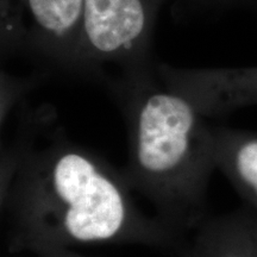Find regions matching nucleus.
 Here are the masks:
<instances>
[{"mask_svg": "<svg viewBox=\"0 0 257 257\" xmlns=\"http://www.w3.org/2000/svg\"><path fill=\"white\" fill-rule=\"evenodd\" d=\"M51 108L22 115L2 152L3 238L11 253L138 244L181 257L188 239L138 207L123 170L54 126Z\"/></svg>", "mask_w": 257, "mask_h": 257, "instance_id": "nucleus-1", "label": "nucleus"}, {"mask_svg": "<svg viewBox=\"0 0 257 257\" xmlns=\"http://www.w3.org/2000/svg\"><path fill=\"white\" fill-rule=\"evenodd\" d=\"M108 87L126 126L127 163L121 170L128 185L161 223L188 239L206 219L216 170L213 125L159 78L153 63L121 70Z\"/></svg>", "mask_w": 257, "mask_h": 257, "instance_id": "nucleus-2", "label": "nucleus"}, {"mask_svg": "<svg viewBox=\"0 0 257 257\" xmlns=\"http://www.w3.org/2000/svg\"><path fill=\"white\" fill-rule=\"evenodd\" d=\"M166 0H85L82 73L104 64L121 70L152 64L150 51L161 5Z\"/></svg>", "mask_w": 257, "mask_h": 257, "instance_id": "nucleus-3", "label": "nucleus"}, {"mask_svg": "<svg viewBox=\"0 0 257 257\" xmlns=\"http://www.w3.org/2000/svg\"><path fill=\"white\" fill-rule=\"evenodd\" d=\"M83 6L85 0H12L0 12L3 55L24 53L82 73Z\"/></svg>", "mask_w": 257, "mask_h": 257, "instance_id": "nucleus-4", "label": "nucleus"}, {"mask_svg": "<svg viewBox=\"0 0 257 257\" xmlns=\"http://www.w3.org/2000/svg\"><path fill=\"white\" fill-rule=\"evenodd\" d=\"M181 257H257V213L248 207L206 218Z\"/></svg>", "mask_w": 257, "mask_h": 257, "instance_id": "nucleus-5", "label": "nucleus"}, {"mask_svg": "<svg viewBox=\"0 0 257 257\" xmlns=\"http://www.w3.org/2000/svg\"><path fill=\"white\" fill-rule=\"evenodd\" d=\"M216 169L257 213V133L213 126Z\"/></svg>", "mask_w": 257, "mask_h": 257, "instance_id": "nucleus-6", "label": "nucleus"}, {"mask_svg": "<svg viewBox=\"0 0 257 257\" xmlns=\"http://www.w3.org/2000/svg\"><path fill=\"white\" fill-rule=\"evenodd\" d=\"M40 82L36 76L30 78H16L9 73L2 74V106H0V117L2 125L6 123L16 105L21 102L25 93L34 88Z\"/></svg>", "mask_w": 257, "mask_h": 257, "instance_id": "nucleus-7", "label": "nucleus"}, {"mask_svg": "<svg viewBox=\"0 0 257 257\" xmlns=\"http://www.w3.org/2000/svg\"><path fill=\"white\" fill-rule=\"evenodd\" d=\"M37 257H87L80 255V253L73 251V250H60V251H54V252H48L43 253V255H35Z\"/></svg>", "mask_w": 257, "mask_h": 257, "instance_id": "nucleus-8", "label": "nucleus"}, {"mask_svg": "<svg viewBox=\"0 0 257 257\" xmlns=\"http://www.w3.org/2000/svg\"><path fill=\"white\" fill-rule=\"evenodd\" d=\"M185 2L197 3V4H225V3H233L237 0H185Z\"/></svg>", "mask_w": 257, "mask_h": 257, "instance_id": "nucleus-9", "label": "nucleus"}, {"mask_svg": "<svg viewBox=\"0 0 257 257\" xmlns=\"http://www.w3.org/2000/svg\"><path fill=\"white\" fill-rule=\"evenodd\" d=\"M11 2L12 0H0V12L5 11L10 6V4H11Z\"/></svg>", "mask_w": 257, "mask_h": 257, "instance_id": "nucleus-10", "label": "nucleus"}, {"mask_svg": "<svg viewBox=\"0 0 257 257\" xmlns=\"http://www.w3.org/2000/svg\"><path fill=\"white\" fill-rule=\"evenodd\" d=\"M34 256H35V255H34ZM35 257H37V256H35Z\"/></svg>", "mask_w": 257, "mask_h": 257, "instance_id": "nucleus-11", "label": "nucleus"}]
</instances>
